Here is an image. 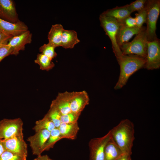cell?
I'll return each mask as SVG.
<instances>
[{"label": "cell", "mask_w": 160, "mask_h": 160, "mask_svg": "<svg viewBox=\"0 0 160 160\" xmlns=\"http://www.w3.org/2000/svg\"><path fill=\"white\" fill-rule=\"evenodd\" d=\"M110 131L112 139L123 153L131 155L135 139L133 122L128 119H123Z\"/></svg>", "instance_id": "cell-1"}, {"label": "cell", "mask_w": 160, "mask_h": 160, "mask_svg": "<svg viewBox=\"0 0 160 160\" xmlns=\"http://www.w3.org/2000/svg\"><path fill=\"white\" fill-rule=\"evenodd\" d=\"M116 59L120 67L119 79L114 88L115 89L117 90L126 84L132 75L144 68L146 60L137 56L123 54Z\"/></svg>", "instance_id": "cell-2"}, {"label": "cell", "mask_w": 160, "mask_h": 160, "mask_svg": "<svg viewBox=\"0 0 160 160\" xmlns=\"http://www.w3.org/2000/svg\"><path fill=\"white\" fill-rule=\"evenodd\" d=\"M145 28L136 35L130 42L124 44L120 47L124 55H134L146 59L148 40Z\"/></svg>", "instance_id": "cell-3"}, {"label": "cell", "mask_w": 160, "mask_h": 160, "mask_svg": "<svg viewBox=\"0 0 160 160\" xmlns=\"http://www.w3.org/2000/svg\"><path fill=\"white\" fill-rule=\"evenodd\" d=\"M147 18L145 32L148 41L157 38L156 33V23L160 13V0H147Z\"/></svg>", "instance_id": "cell-4"}, {"label": "cell", "mask_w": 160, "mask_h": 160, "mask_svg": "<svg viewBox=\"0 0 160 160\" xmlns=\"http://www.w3.org/2000/svg\"><path fill=\"white\" fill-rule=\"evenodd\" d=\"M99 19L101 26L111 41L113 52L116 58L123 54L116 41V36L120 23L114 18L101 14Z\"/></svg>", "instance_id": "cell-5"}, {"label": "cell", "mask_w": 160, "mask_h": 160, "mask_svg": "<svg viewBox=\"0 0 160 160\" xmlns=\"http://www.w3.org/2000/svg\"><path fill=\"white\" fill-rule=\"evenodd\" d=\"M23 121L20 118L4 119L0 121V140H6L23 135Z\"/></svg>", "instance_id": "cell-6"}, {"label": "cell", "mask_w": 160, "mask_h": 160, "mask_svg": "<svg viewBox=\"0 0 160 160\" xmlns=\"http://www.w3.org/2000/svg\"><path fill=\"white\" fill-rule=\"evenodd\" d=\"M111 136L110 130L102 137L90 140L88 144L89 160H105V147Z\"/></svg>", "instance_id": "cell-7"}, {"label": "cell", "mask_w": 160, "mask_h": 160, "mask_svg": "<svg viewBox=\"0 0 160 160\" xmlns=\"http://www.w3.org/2000/svg\"><path fill=\"white\" fill-rule=\"evenodd\" d=\"M146 62L144 68L148 70L158 69L160 67V42L158 38L147 42Z\"/></svg>", "instance_id": "cell-8"}, {"label": "cell", "mask_w": 160, "mask_h": 160, "mask_svg": "<svg viewBox=\"0 0 160 160\" xmlns=\"http://www.w3.org/2000/svg\"><path fill=\"white\" fill-rule=\"evenodd\" d=\"M50 134L47 130H41L36 132L27 139L33 154L39 156L44 152V148Z\"/></svg>", "instance_id": "cell-9"}, {"label": "cell", "mask_w": 160, "mask_h": 160, "mask_svg": "<svg viewBox=\"0 0 160 160\" xmlns=\"http://www.w3.org/2000/svg\"><path fill=\"white\" fill-rule=\"evenodd\" d=\"M5 150L27 157L28 149L23 135L2 140Z\"/></svg>", "instance_id": "cell-10"}, {"label": "cell", "mask_w": 160, "mask_h": 160, "mask_svg": "<svg viewBox=\"0 0 160 160\" xmlns=\"http://www.w3.org/2000/svg\"><path fill=\"white\" fill-rule=\"evenodd\" d=\"M0 18L12 23L20 21L13 0H0Z\"/></svg>", "instance_id": "cell-11"}, {"label": "cell", "mask_w": 160, "mask_h": 160, "mask_svg": "<svg viewBox=\"0 0 160 160\" xmlns=\"http://www.w3.org/2000/svg\"><path fill=\"white\" fill-rule=\"evenodd\" d=\"M32 36V34L28 30L19 35L12 37L8 43L12 49V55H17L20 51L24 50L25 46L31 42Z\"/></svg>", "instance_id": "cell-12"}, {"label": "cell", "mask_w": 160, "mask_h": 160, "mask_svg": "<svg viewBox=\"0 0 160 160\" xmlns=\"http://www.w3.org/2000/svg\"><path fill=\"white\" fill-rule=\"evenodd\" d=\"M89 102V96L86 91L73 92L70 101L71 112L81 113Z\"/></svg>", "instance_id": "cell-13"}, {"label": "cell", "mask_w": 160, "mask_h": 160, "mask_svg": "<svg viewBox=\"0 0 160 160\" xmlns=\"http://www.w3.org/2000/svg\"><path fill=\"white\" fill-rule=\"evenodd\" d=\"M28 30L27 26L22 21L12 23L0 18V31L5 34L13 37Z\"/></svg>", "instance_id": "cell-14"}, {"label": "cell", "mask_w": 160, "mask_h": 160, "mask_svg": "<svg viewBox=\"0 0 160 160\" xmlns=\"http://www.w3.org/2000/svg\"><path fill=\"white\" fill-rule=\"evenodd\" d=\"M72 92H65L59 93L56 98L51 104L60 112L62 115L71 112L70 107V101Z\"/></svg>", "instance_id": "cell-15"}, {"label": "cell", "mask_w": 160, "mask_h": 160, "mask_svg": "<svg viewBox=\"0 0 160 160\" xmlns=\"http://www.w3.org/2000/svg\"><path fill=\"white\" fill-rule=\"evenodd\" d=\"M145 28H139L136 26L129 28L120 23L116 36L117 43L119 48L124 44L129 42L134 35L138 34Z\"/></svg>", "instance_id": "cell-16"}, {"label": "cell", "mask_w": 160, "mask_h": 160, "mask_svg": "<svg viewBox=\"0 0 160 160\" xmlns=\"http://www.w3.org/2000/svg\"><path fill=\"white\" fill-rule=\"evenodd\" d=\"M132 13L127 5L121 7L117 6L113 8L108 9L101 14L107 17L114 18L119 23H122Z\"/></svg>", "instance_id": "cell-17"}, {"label": "cell", "mask_w": 160, "mask_h": 160, "mask_svg": "<svg viewBox=\"0 0 160 160\" xmlns=\"http://www.w3.org/2000/svg\"><path fill=\"white\" fill-rule=\"evenodd\" d=\"M63 139L74 140L79 130L78 122L66 124L61 123L58 128Z\"/></svg>", "instance_id": "cell-18"}, {"label": "cell", "mask_w": 160, "mask_h": 160, "mask_svg": "<svg viewBox=\"0 0 160 160\" xmlns=\"http://www.w3.org/2000/svg\"><path fill=\"white\" fill-rule=\"evenodd\" d=\"M64 29L63 26L60 24L52 25L48 35V43L55 48L60 47Z\"/></svg>", "instance_id": "cell-19"}, {"label": "cell", "mask_w": 160, "mask_h": 160, "mask_svg": "<svg viewBox=\"0 0 160 160\" xmlns=\"http://www.w3.org/2000/svg\"><path fill=\"white\" fill-rule=\"evenodd\" d=\"M80 42L76 32L73 30L64 29L61 47L65 49H72Z\"/></svg>", "instance_id": "cell-20"}, {"label": "cell", "mask_w": 160, "mask_h": 160, "mask_svg": "<svg viewBox=\"0 0 160 160\" xmlns=\"http://www.w3.org/2000/svg\"><path fill=\"white\" fill-rule=\"evenodd\" d=\"M123 153L122 151L115 143L111 136L105 147V160H116Z\"/></svg>", "instance_id": "cell-21"}, {"label": "cell", "mask_w": 160, "mask_h": 160, "mask_svg": "<svg viewBox=\"0 0 160 160\" xmlns=\"http://www.w3.org/2000/svg\"><path fill=\"white\" fill-rule=\"evenodd\" d=\"M34 62L39 66L42 70L49 71L55 66L54 63L48 57L42 53L38 54Z\"/></svg>", "instance_id": "cell-22"}, {"label": "cell", "mask_w": 160, "mask_h": 160, "mask_svg": "<svg viewBox=\"0 0 160 160\" xmlns=\"http://www.w3.org/2000/svg\"><path fill=\"white\" fill-rule=\"evenodd\" d=\"M55 128L53 123L48 118L44 116L42 119L36 121L33 129L35 132L41 130L51 131Z\"/></svg>", "instance_id": "cell-23"}, {"label": "cell", "mask_w": 160, "mask_h": 160, "mask_svg": "<svg viewBox=\"0 0 160 160\" xmlns=\"http://www.w3.org/2000/svg\"><path fill=\"white\" fill-rule=\"evenodd\" d=\"M62 139L58 128H55L52 130L50 131L49 138L44 148V151H49L52 148L57 142Z\"/></svg>", "instance_id": "cell-24"}, {"label": "cell", "mask_w": 160, "mask_h": 160, "mask_svg": "<svg viewBox=\"0 0 160 160\" xmlns=\"http://www.w3.org/2000/svg\"><path fill=\"white\" fill-rule=\"evenodd\" d=\"M61 115L57 109L50 105L49 110L44 116L53 123L55 128H58L61 124L60 119Z\"/></svg>", "instance_id": "cell-25"}, {"label": "cell", "mask_w": 160, "mask_h": 160, "mask_svg": "<svg viewBox=\"0 0 160 160\" xmlns=\"http://www.w3.org/2000/svg\"><path fill=\"white\" fill-rule=\"evenodd\" d=\"M55 47L49 43L45 44L41 46L39 50L41 53L48 57L51 60L57 56V54L55 51Z\"/></svg>", "instance_id": "cell-26"}, {"label": "cell", "mask_w": 160, "mask_h": 160, "mask_svg": "<svg viewBox=\"0 0 160 160\" xmlns=\"http://www.w3.org/2000/svg\"><path fill=\"white\" fill-rule=\"evenodd\" d=\"M147 2L146 0H136L126 5L132 13L135 11L138 12L145 7Z\"/></svg>", "instance_id": "cell-27"}, {"label": "cell", "mask_w": 160, "mask_h": 160, "mask_svg": "<svg viewBox=\"0 0 160 160\" xmlns=\"http://www.w3.org/2000/svg\"><path fill=\"white\" fill-rule=\"evenodd\" d=\"M81 114L71 112L66 114L62 115L60 119L61 123L72 124L78 122Z\"/></svg>", "instance_id": "cell-28"}, {"label": "cell", "mask_w": 160, "mask_h": 160, "mask_svg": "<svg viewBox=\"0 0 160 160\" xmlns=\"http://www.w3.org/2000/svg\"><path fill=\"white\" fill-rule=\"evenodd\" d=\"M147 14L146 6L143 9L135 14V18L136 21V27L139 28L143 27V24L146 22Z\"/></svg>", "instance_id": "cell-29"}, {"label": "cell", "mask_w": 160, "mask_h": 160, "mask_svg": "<svg viewBox=\"0 0 160 160\" xmlns=\"http://www.w3.org/2000/svg\"><path fill=\"white\" fill-rule=\"evenodd\" d=\"M26 158L5 150L0 156V160H26Z\"/></svg>", "instance_id": "cell-30"}, {"label": "cell", "mask_w": 160, "mask_h": 160, "mask_svg": "<svg viewBox=\"0 0 160 160\" xmlns=\"http://www.w3.org/2000/svg\"><path fill=\"white\" fill-rule=\"evenodd\" d=\"M13 50L8 44L0 48V62L6 57L12 55Z\"/></svg>", "instance_id": "cell-31"}, {"label": "cell", "mask_w": 160, "mask_h": 160, "mask_svg": "<svg viewBox=\"0 0 160 160\" xmlns=\"http://www.w3.org/2000/svg\"><path fill=\"white\" fill-rule=\"evenodd\" d=\"M129 28H133L136 26V23L135 17L130 15L126 17L121 23H120Z\"/></svg>", "instance_id": "cell-32"}, {"label": "cell", "mask_w": 160, "mask_h": 160, "mask_svg": "<svg viewBox=\"0 0 160 160\" xmlns=\"http://www.w3.org/2000/svg\"><path fill=\"white\" fill-rule=\"evenodd\" d=\"M12 37L0 31V48L7 44Z\"/></svg>", "instance_id": "cell-33"}, {"label": "cell", "mask_w": 160, "mask_h": 160, "mask_svg": "<svg viewBox=\"0 0 160 160\" xmlns=\"http://www.w3.org/2000/svg\"><path fill=\"white\" fill-rule=\"evenodd\" d=\"M131 156L127 154L123 153L116 160H132Z\"/></svg>", "instance_id": "cell-34"}, {"label": "cell", "mask_w": 160, "mask_h": 160, "mask_svg": "<svg viewBox=\"0 0 160 160\" xmlns=\"http://www.w3.org/2000/svg\"><path fill=\"white\" fill-rule=\"evenodd\" d=\"M37 158L38 160H53L47 155H41L37 156Z\"/></svg>", "instance_id": "cell-35"}, {"label": "cell", "mask_w": 160, "mask_h": 160, "mask_svg": "<svg viewBox=\"0 0 160 160\" xmlns=\"http://www.w3.org/2000/svg\"><path fill=\"white\" fill-rule=\"evenodd\" d=\"M5 150L3 140H0V156Z\"/></svg>", "instance_id": "cell-36"}, {"label": "cell", "mask_w": 160, "mask_h": 160, "mask_svg": "<svg viewBox=\"0 0 160 160\" xmlns=\"http://www.w3.org/2000/svg\"><path fill=\"white\" fill-rule=\"evenodd\" d=\"M33 160H38L37 158H35Z\"/></svg>", "instance_id": "cell-37"}]
</instances>
